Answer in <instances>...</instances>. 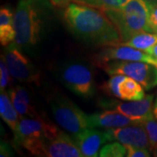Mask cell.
I'll list each match as a JSON object with an SVG mask.
<instances>
[{"label":"cell","mask_w":157,"mask_h":157,"mask_svg":"<svg viewBox=\"0 0 157 157\" xmlns=\"http://www.w3.org/2000/svg\"><path fill=\"white\" fill-rule=\"evenodd\" d=\"M63 18L69 32L87 45L102 47L121 42L117 28L101 9L73 2L66 6Z\"/></svg>","instance_id":"1"},{"label":"cell","mask_w":157,"mask_h":157,"mask_svg":"<svg viewBox=\"0 0 157 157\" xmlns=\"http://www.w3.org/2000/svg\"><path fill=\"white\" fill-rule=\"evenodd\" d=\"M49 4L45 0H20L14 13L15 43L23 50L39 44L50 17Z\"/></svg>","instance_id":"2"},{"label":"cell","mask_w":157,"mask_h":157,"mask_svg":"<svg viewBox=\"0 0 157 157\" xmlns=\"http://www.w3.org/2000/svg\"><path fill=\"white\" fill-rule=\"evenodd\" d=\"M102 11L117 28L121 42L137 34L148 33L150 5L145 0H129L121 7Z\"/></svg>","instance_id":"3"},{"label":"cell","mask_w":157,"mask_h":157,"mask_svg":"<svg viewBox=\"0 0 157 157\" xmlns=\"http://www.w3.org/2000/svg\"><path fill=\"white\" fill-rule=\"evenodd\" d=\"M58 77L74 94L90 99L95 94L96 84L93 66L82 59H72L62 64Z\"/></svg>","instance_id":"4"},{"label":"cell","mask_w":157,"mask_h":157,"mask_svg":"<svg viewBox=\"0 0 157 157\" xmlns=\"http://www.w3.org/2000/svg\"><path fill=\"white\" fill-rule=\"evenodd\" d=\"M48 102L54 120L65 131L73 135L90 128L88 114L65 95L52 94Z\"/></svg>","instance_id":"5"},{"label":"cell","mask_w":157,"mask_h":157,"mask_svg":"<svg viewBox=\"0 0 157 157\" xmlns=\"http://www.w3.org/2000/svg\"><path fill=\"white\" fill-rule=\"evenodd\" d=\"M21 147L36 156L83 157L73 138L62 130L56 135L25 141Z\"/></svg>","instance_id":"6"},{"label":"cell","mask_w":157,"mask_h":157,"mask_svg":"<svg viewBox=\"0 0 157 157\" xmlns=\"http://www.w3.org/2000/svg\"><path fill=\"white\" fill-rule=\"evenodd\" d=\"M98 67L109 75L121 74L133 78L145 90L157 86V67L147 62L111 60L101 64Z\"/></svg>","instance_id":"7"},{"label":"cell","mask_w":157,"mask_h":157,"mask_svg":"<svg viewBox=\"0 0 157 157\" xmlns=\"http://www.w3.org/2000/svg\"><path fill=\"white\" fill-rule=\"evenodd\" d=\"M11 77L22 83H40L39 70L28 57L19 49L14 42L6 46L3 54Z\"/></svg>","instance_id":"8"},{"label":"cell","mask_w":157,"mask_h":157,"mask_svg":"<svg viewBox=\"0 0 157 157\" xmlns=\"http://www.w3.org/2000/svg\"><path fill=\"white\" fill-rule=\"evenodd\" d=\"M154 94H147L138 101H128L121 102L113 98H105L99 101V106L105 110H113L124 115L139 121H143L154 115Z\"/></svg>","instance_id":"9"},{"label":"cell","mask_w":157,"mask_h":157,"mask_svg":"<svg viewBox=\"0 0 157 157\" xmlns=\"http://www.w3.org/2000/svg\"><path fill=\"white\" fill-rule=\"evenodd\" d=\"M59 131L57 126L44 118H21L13 131V143L15 147H21L25 141L56 135Z\"/></svg>","instance_id":"10"},{"label":"cell","mask_w":157,"mask_h":157,"mask_svg":"<svg viewBox=\"0 0 157 157\" xmlns=\"http://www.w3.org/2000/svg\"><path fill=\"white\" fill-rule=\"evenodd\" d=\"M92 59L94 65L97 67L111 60H128L147 62L157 67L156 59L148 54L145 51L119 44L102 46L101 50L94 54Z\"/></svg>","instance_id":"11"},{"label":"cell","mask_w":157,"mask_h":157,"mask_svg":"<svg viewBox=\"0 0 157 157\" xmlns=\"http://www.w3.org/2000/svg\"><path fill=\"white\" fill-rule=\"evenodd\" d=\"M110 141L118 140L127 146L145 147L151 150L146 129L141 125H132L106 129Z\"/></svg>","instance_id":"12"},{"label":"cell","mask_w":157,"mask_h":157,"mask_svg":"<svg viewBox=\"0 0 157 157\" xmlns=\"http://www.w3.org/2000/svg\"><path fill=\"white\" fill-rule=\"evenodd\" d=\"M72 138L85 157L98 156L101 145L110 141L106 129L99 130L95 128L84 129L72 135Z\"/></svg>","instance_id":"13"},{"label":"cell","mask_w":157,"mask_h":157,"mask_svg":"<svg viewBox=\"0 0 157 157\" xmlns=\"http://www.w3.org/2000/svg\"><path fill=\"white\" fill-rule=\"evenodd\" d=\"M90 128H112L128 125H140L137 121L113 110H106L102 113L88 114Z\"/></svg>","instance_id":"14"},{"label":"cell","mask_w":157,"mask_h":157,"mask_svg":"<svg viewBox=\"0 0 157 157\" xmlns=\"http://www.w3.org/2000/svg\"><path fill=\"white\" fill-rule=\"evenodd\" d=\"M8 94L20 118L40 117L32 103L28 90L25 86L16 85L9 89Z\"/></svg>","instance_id":"15"},{"label":"cell","mask_w":157,"mask_h":157,"mask_svg":"<svg viewBox=\"0 0 157 157\" xmlns=\"http://www.w3.org/2000/svg\"><path fill=\"white\" fill-rule=\"evenodd\" d=\"M16 31L14 27V13L8 7H2L0 10V42L7 46L15 41Z\"/></svg>","instance_id":"16"},{"label":"cell","mask_w":157,"mask_h":157,"mask_svg":"<svg viewBox=\"0 0 157 157\" xmlns=\"http://www.w3.org/2000/svg\"><path fill=\"white\" fill-rule=\"evenodd\" d=\"M9 94L6 91H1L0 94V115L3 121L7 124L10 128L14 131L16 129L18 121H20V116L15 108L11 100H10Z\"/></svg>","instance_id":"17"},{"label":"cell","mask_w":157,"mask_h":157,"mask_svg":"<svg viewBox=\"0 0 157 157\" xmlns=\"http://www.w3.org/2000/svg\"><path fill=\"white\" fill-rule=\"evenodd\" d=\"M119 93L120 99L123 101H138L145 96L144 87L135 79L128 76H125L119 86Z\"/></svg>","instance_id":"18"},{"label":"cell","mask_w":157,"mask_h":157,"mask_svg":"<svg viewBox=\"0 0 157 157\" xmlns=\"http://www.w3.org/2000/svg\"><path fill=\"white\" fill-rule=\"evenodd\" d=\"M156 44L157 34L152 33H142L137 34L126 42L119 43V45L131 46L142 51H147Z\"/></svg>","instance_id":"19"},{"label":"cell","mask_w":157,"mask_h":157,"mask_svg":"<svg viewBox=\"0 0 157 157\" xmlns=\"http://www.w3.org/2000/svg\"><path fill=\"white\" fill-rule=\"evenodd\" d=\"M80 5L92 6L101 10L118 8L127 4L129 0H73Z\"/></svg>","instance_id":"20"},{"label":"cell","mask_w":157,"mask_h":157,"mask_svg":"<svg viewBox=\"0 0 157 157\" xmlns=\"http://www.w3.org/2000/svg\"><path fill=\"white\" fill-rule=\"evenodd\" d=\"M124 78H125V75H121V74L111 75V77L108 78L107 81H105L101 85L100 88L107 96L120 99L119 86L121 84V82L123 80Z\"/></svg>","instance_id":"21"},{"label":"cell","mask_w":157,"mask_h":157,"mask_svg":"<svg viewBox=\"0 0 157 157\" xmlns=\"http://www.w3.org/2000/svg\"><path fill=\"white\" fill-rule=\"evenodd\" d=\"M128 149L126 145L121 142H112L107 144L100 150L99 156L101 157H123L127 156Z\"/></svg>","instance_id":"22"},{"label":"cell","mask_w":157,"mask_h":157,"mask_svg":"<svg viewBox=\"0 0 157 157\" xmlns=\"http://www.w3.org/2000/svg\"><path fill=\"white\" fill-rule=\"evenodd\" d=\"M140 125L146 129L153 149L155 147L157 146V121L155 119V115H152L143 121Z\"/></svg>","instance_id":"23"},{"label":"cell","mask_w":157,"mask_h":157,"mask_svg":"<svg viewBox=\"0 0 157 157\" xmlns=\"http://www.w3.org/2000/svg\"><path fill=\"white\" fill-rule=\"evenodd\" d=\"M9 73H10L9 69L6 65L5 58L2 54L1 62H0V88H1V91H5L6 86L9 84V81H10Z\"/></svg>","instance_id":"24"},{"label":"cell","mask_w":157,"mask_h":157,"mask_svg":"<svg viewBox=\"0 0 157 157\" xmlns=\"http://www.w3.org/2000/svg\"><path fill=\"white\" fill-rule=\"evenodd\" d=\"M128 157H149L151 155L150 150L145 147H139L127 146Z\"/></svg>","instance_id":"25"},{"label":"cell","mask_w":157,"mask_h":157,"mask_svg":"<svg viewBox=\"0 0 157 157\" xmlns=\"http://www.w3.org/2000/svg\"><path fill=\"white\" fill-rule=\"evenodd\" d=\"M148 33L157 34V5L150 6L148 17Z\"/></svg>","instance_id":"26"},{"label":"cell","mask_w":157,"mask_h":157,"mask_svg":"<svg viewBox=\"0 0 157 157\" xmlns=\"http://www.w3.org/2000/svg\"><path fill=\"white\" fill-rule=\"evenodd\" d=\"M12 155L11 147L6 142H1V151H0V156H11Z\"/></svg>","instance_id":"27"},{"label":"cell","mask_w":157,"mask_h":157,"mask_svg":"<svg viewBox=\"0 0 157 157\" xmlns=\"http://www.w3.org/2000/svg\"><path fill=\"white\" fill-rule=\"evenodd\" d=\"M52 5L58 7H66L73 0H48Z\"/></svg>","instance_id":"28"},{"label":"cell","mask_w":157,"mask_h":157,"mask_svg":"<svg viewBox=\"0 0 157 157\" xmlns=\"http://www.w3.org/2000/svg\"><path fill=\"white\" fill-rule=\"evenodd\" d=\"M145 52L157 59V44L154 45V46H152L151 48H149V49H147V51H145Z\"/></svg>","instance_id":"29"},{"label":"cell","mask_w":157,"mask_h":157,"mask_svg":"<svg viewBox=\"0 0 157 157\" xmlns=\"http://www.w3.org/2000/svg\"><path fill=\"white\" fill-rule=\"evenodd\" d=\"M154 115H155V117L157 120V98L156 101L155 102V105H154Z\"/></svg>","instance_id":"30"},{"label":"cell","mask_w":157,"mask_h":157,"mask_svg":"<svg viewBox=\"0 0 157 157\" xmlns=\"http://www.w3.org/2000/svg\"><path fill=\"white\" fill-rule=\"evenodd\" d=\"M145 1L150 6H156L157 5V0H145Z\"/></svg>","instance_id":"31"},{"label":"cell","mask_w":157,"mask_h":157,"mask_svg":"<svg viewBox=\"0 0 157 157\" xmlns=\"http://www.w3.org/2000/svg\"><path fill=\"white\" fill-rule=\"evenodd\" d=\"M152 151H153V155H154V156H157V146L155 147L152 149Z\"/></svg>","instance_id":"32"}]
</instances>
